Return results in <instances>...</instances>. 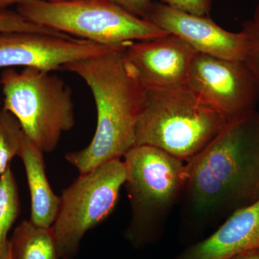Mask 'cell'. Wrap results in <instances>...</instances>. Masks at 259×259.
<instances>
[{
  "mask_svg": "<svg viewBox=\"0 0 259 259\" xmlns=\"http://www.w3.org/2000/svg\"><path fill=\"white\" fill-rule=\"evenodd\" d=\"M125 49L110 48L100 55L71 63L63 69L87 83L96 105L97 127L91 142L65 156L80 175L121 159L136 144V125L146 90L130 69Z\"/></svg>",
  "mask_w": 259,
  "mask_h": 259,
  "instance_id": "cell-2",
  "label": "cell"
},
{
  "mask_svg": "<svg viewBox=\"0 0 259 259\" xmlns=\"http://www.w3.org/2000/svg\"><path fill=\"white\" fill-rule=\"evenodd\" d=\"M11 259H60L52 228L23 221L9 241Z\"/></svg>",
  "mask_w": 259,
  "mask_h": 259,
  "instance_id": "cell-14",
  "label": "cell"
},
{
  "mask_svg": "<svg viewBox=\"0 0 259 259\" xmlns=\"http://www.w3.org/2000/svg\"><path fill=\"white\" fill-rule=\"evenodd\" d=\"M175 9L200 16H208L212 0H161Z\"/></svg>",
  "mask_w": 259,
  "mask_h": 259,
  "instance_id": "cell-18",
  "label": "cell"
},
{
  "mask_svg": "<svg viewBox=\"0 0 259 259\" xmlns=\"http://www.w3.org/2000/svg\"><path fill=\"white\" fill-rule=\"evenodd\" d=\"M146 20L180 37L201 54L244 61L249 49V39L243 30L228 31L208 16L190 14L163 3H153Z\"/></svg>",
  "mask_w": 259,
  "mask_h": 259,
  "instance_id": "cell-11",
  "label": "cell"
},
{
  "mask_svg": "<svg viewBox=\"0 0 259 259\" xmlns=\"http://www.w3.org/2000/svg\"><path fill=\"white\" fill-rule=\"evenodd\" d=\"M25 31L47 32V33H61L51 30L41 25L32 23L25 20L17 11L5 10L0 13V32Z\"/></svg>",
  "mask_w": 259,
  "mask_h": 259,
  "instance_id": "cell-17",
  "label": "cell"
},
{
  "mask_svg": "<svg viewBox=\"0 0 259 259\" xmlns=\"http://www.w3.org/2000/svg\"><path fill=\"white\" fill-rule=\"evenodd\" d=\"M25 0H0V13L8 10L12 5L20 4ZM47 1H56V0H47Z\"/></svg>",
  "mask_w": 259,
  "mask_h": 259,
  "instance_id": "cell-23",
  "label": "cell"
},
{
  "mask_svg": "<svg viewBox=\"0 0 259 259\" xmlns=\"http://www.w3.org/2000/svg\"><path fill=\"white\" fill-rule=\"evenodd\" d=\"M18 156L25 167L30 190V222L50 228L57 218L61 198L54 193L48 180L44 152L24 134Z\"/></svg>",
  "mask_w": 259,
  "mask_h": 259,
  "instance_id": "cell-13",
  "label": "cell"
},
{
  "mask_svg": "<svg viewBox=\"0 0 259 259\" xmlns=\"http://www.w3.org/2000/svg\"><path fill=\"white\" fill-rule=\"evenodd\" d=\"M124 187L131 204L125 238L141 249L161 241L167 221L183 195L186 162L157 148L135 146L124 156Z\"/></svg>",
  "mask_w": 259,
  "mask_h": 259,
  "instance_id": "cell-3",
  "label": "cell"
},
{
  "mask_svg": "<svg viewBox=\"0 0 259 259\" xmlns=\"http://www.w3.org/2000/svg\"><path fill=\"white\" fill-rule=\"evenodd\" d=\"M259 200V112L228 122L186 161L180 241L186 246L209 228Z\"/></svg>",
  "mask_w": 259,
  "mask_h": 259,
  "instance_id": "cell-1",
  "label": "cell"
},
{
  "mask_svg": "<svg viewBox=\"0 0 259 259\" xmlns=\"http://www.w3.org/2000/svg\"><path fill=\"white\" fill-rule=\"evenodd\" d=\"M110 48L64 33L0 32V69L63 70L66 65L100 55Z\"/></svg>",
  "mask_w": 259,
  "mask_h": 259,
  "instance_id": "cell-9",
  "label": "cell"
},
{
  "mask_svg": "<svg viewBox=\"0 0 259 259\" xmlns=\"http://www.w3.org/2000/svg\"><path fill=\"white\" fill-rule=\"evenodd\" d=\"M54 71L5 69L0 76L3 108L15 116L25 136L51 153L76 123L72 90Z\"/></svg>",
  "mask_w": 259,
  "mask_h": 259,
  "instance_id": "cell-5",
  "label": "cell"
},
{
  "mask_svg": "<svg viewBox=\"0 0 259 259\" xmlns=\"http://www.w3.org/2000/svg\"><path fill=\"white\" fill-rule=\"evenodd\" d=\"M197 53L174 34L133 42L125 49L130 69L146 90L187 85Z\"/></svg>",
  "mask_w": 259,
  "mask_h": 259,
  "instance_id": "cell-10",
  "label": "cell"
},
{
  "mask_svg": "<svg viewBox=\"0 0 259 259\" xmlns=\"http://www.w3.org/2000/svg\"><path fill=\"white\" fill-rule=\"evenodd\" d=\"M248 35L250 47L244 62L254 77L259 94V33L243 30Z\"/></svg>",
  "mask_w": 259,
  "mask_h": 259,
  "instance_id": "cell-19",
  "label": "cell"
},
{
  "mask_svg": "<svg viewBox=\"0 0 259 259\" xmlns=\"http://www.w3.org/2000/svg\"><path fill=\"white\" fill-rule=\"evenodd\" d=\"M229 259H259V248L247 250Z\"/></svg>",
  "mask_w": 259,
  "mask_h": 259,
  "instance_id": "cell-22",
  "label": "cell"
},
{
  "mask_svg": "<svg viewBox=\"0 0 259 259\" xmlns=\"http://www.w3.org/2000/svg\"><path fill=\"white\" fill-rule=\"evenodd\" d=\"M243 30L259 33V5L255 10L253 20H248L243 24Z\"/></svg>",
  "mask_w": 259,
  "mask_h": 259,
  "instance_id": "cell-21",
  "label": "cell"
},
{
  "mask_svg": "<svg viewBox=\"0 0 259 259\" xmlns=\"http://www.w3.org/2000/svg\"><path fill=\"white\" fill-rule=\"evenodd\" d=\"M122 7L127 11L134 13L140 18L147 19L148 13L152 6V2L149 0H108Z\"/></svg>",
  "mask_w": 259,
  "mask_h": 259,
  "instance_id": "cell-20",
  "label": "cell"
},
{
  "mask_svg": "<svg viewBox=\"0 0 259 259\" xmlns=\"http://www.w3.org/2000/svg\"><path fill=\"white\" fill-rule=\"evenodd\" d=\"M17 12L32 23L107 47L170 34L108 0H25Z\"/></svg>",
  "mask_w": 259,
  "mask_h": 259,
  "instance_id": "cell-6",
  "label": "cell"
},
{
  "mask_svg": "<svg viewBox=\"0 0 259 259\" xmlns=\"http://www.w3.org/2000/svg\"><path fill=\"white\" fill-rule=\"evenodd\" d=\"M20 209L18 185L10 166L0 177V258L9 251L8 233L20 214Z\"/></svg>",
  "mask_w": 259,
  "mask_h": 259,
  "instance_id": "cell-15",
  "label": "cell"
},
{
  "mask_svg": "<svg viewBox=\"0 0 259 259\" xmlns=\"http://www.w3.org/2000/svg\"><path fill=\"white\" fill-rule=\"evenodd\" d=\"M149 1L152 2V0H149Z\"/></svg>",
  "mask_w": 259,
  "mask_h": 259,
  "instance_id": "cell-25",
  "label": "cell"
},
{
  "mask_svg": "<svg viewBox=\"0 0 259 259\" xmlns=\"http://www.w3.org/2000/svg\"><path fill=\"white\" fill-rule=\"evenodd\" d=\"M187 85L228 122L241 120L257 111L258 88L244 61L197 53Z\"/></svg>",
  "mask_w": 259,
  "mask_h": 259,
  "instance_id": "cell-8",
  "label": "cell"
},
{
  "mask_svg": "<svg viewBox=\"0 0 259 259\" xmlns=\"http://www.w3.org/2000/svg\"><path fill=\"white\" fill-rule=\"evenodd\" d=\"M24 133L18 120L3 107L0 108V177L18 156Z\"/></svg>",
  "mask_w": 259,
  "mask_h": 259,
  "instance_id": "cell-16",
  "label": "cell"
},
{
  "mask_svg": "<svg viewBox=\"0 0 259 259\" xmlns=\"http://www.w3.org/2000/svg\"><path fill=\"white\" fill-rule=\"evenodd\" d=\"M259 248V200L226 218L207 238L187 245L171 259H229Z\"/></svg>",
  "mask_w": 259,
  "mask_h": 259,
  "instance_id": "cell-12",
  "label": "cell"
},
{
  "mask_svg": "<svg viewBox=\"0 0 259 259\" xmlns=\"http://www.w3.org/2000/svg\"><path fill=\"white\" fill-rule=\"evenodd\" d=\"M0 259H11V255H10V251L9 248V251H8V254L5 255L4 257Z\"/></svg>",
  "mask_w": 259,
  "mask_h": 259,
  "instance_id": "cell-24",
  "label": "cell"
},
{
  "mask_svg": "<svg viewBox=\"0 0 259 259\" xmlns=\"http://www.w3.org/2000/svg\"><path fill=\"white\" fill-rule=\"evenodd\" d=\"M228 122L187 85L146 90L135 146L157 148L186 162L206 147Z\"/></svg>",
  "mask_w": 259,
  "mask_h": 259,
  "instance_id": "cell-4",
  "label": "cell"
},
{
  "mask_svg": "<svg viewBox=\"0 0 259 259\" xmlns=\"http://www.w3.org/2000/svg\"><path fill=\"white\" fill-rule=\"evenodd\" d=\"M126 179L125 162L115 159L80 175L63 191L51 227L60 259L74 258L84 235L111 214Z\"/></svg>",
  "mask_w": 259,
  "mask_h": 259,
  "instance_id": "cell-7",
  "label": "cell"
}]
</instances>
